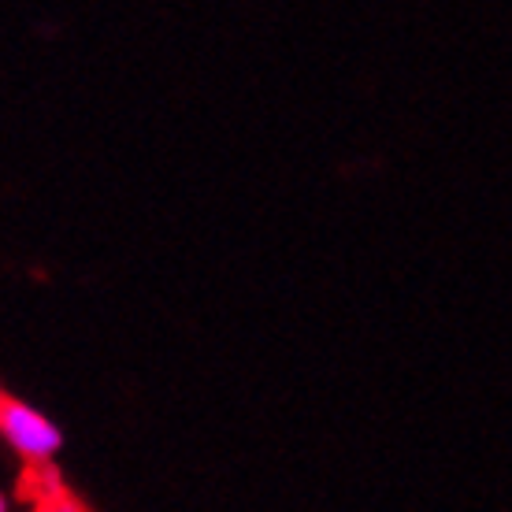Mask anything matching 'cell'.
<instances>
[{
    "label": "cell",
    "instance_id": "cell-1",
    "mask_svg": "<svg viewBox=\"0 0 512 512\" xmlns=\"http://www.w3.org/2000/svg\"><path fill=\"white\" fill-rule=\"evenodd\" d=\"M0 431L34 464H49V457L60 449V427L12 394L0 397Z\"/></svg>",
    "mask_w": 512,
    "mask_h": 512
},
{
    "label": "cell",
    "instance_id": "cell-2",
    "mask_svg": "<svg viewBox=\"0 0 512 512\" xmlns=\"http://www.w3.org/2000/svg\"><path fill=\"white\" fill-rule=\"evenodd\" d=\"M38 512H41V509H38Z\"/></svg>",
    "mask_w": 512,
    "mask_h": 512
}]
</instances>
